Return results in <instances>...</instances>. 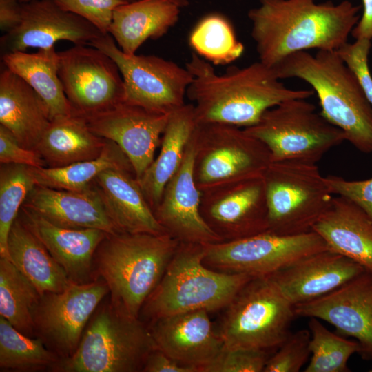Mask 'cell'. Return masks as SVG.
Returning <instances> with one entry per match:
<instances>
[{"label": "cell", "mask_w": 372, "mask_h": 372, "mask_svg": "<svg viewBox=\"0 0 372 372\" xmlns=\"http://www.w3.org/2000/svg\"><path fill=\"white\" fill-rule=\"evenodd\" d=\"M360 10L347 0H259L247 13L258 61L273 68L298 52L336 51L348 42Z\"/></svg>", "instance_id": "1"}, {"label": "cell", "mask_w": 372, "mask_h": 372, "mask_svg": "<svg viewBox=\"0 0 372 372\" xmlns=\"http://www.w3.org/2000/svg\"><path fill=\"white\" fill-rule=\"evenodd\" d=\"M195 52L185 67L192 75L187 97L197 123H224L239 127L255 125L269 109L292 99H309L311 90L287 87L274 70L260 61L217 73Z\"/></svg>", "instance_id": "2"}, {"label": "cell", "mask_w": 372, "mask_h": 372, "mask_svg": "<svg viewBox=\"0 0 372 372\" xmlns=\"http://www.w3.org/2000/svg\"><path fill=\"white\" fill-rule=\"evenodd\" d=\"M272 69L281 80L297 78L310 85L321 114L357 149L372 153V106L335 51L298 52Z\"/></svg>", "instance_id": "3"}, {"label": "cell", "mask_w": 372, "mask_h": 372, "mask_svg": "<svg viewBox=\"0 0 372 372\" xmlns=\"http://www.w3.org/2000/svg\"><path fill=\"white\" fill-rule=\"evenodd\" d=\"M179 244L168 234H107L95 257L97 271L108 287L111 304L130 318H139Z\"/></svg>", "instance_id": "4"}, {"label": "cell", "mask_w": 372, "mask_h": 372, "mask_svg": "<svg viewBox=\"0 0 372 372\" xmlns=\"http://www.w3.org/2000/svg\"><path fill=\"white\" fill-rule=\"evenodd\" d=\"M205 245L180 242L141 313L151 321L183 312L225 308L253 277L206 266Z\"/></svg>", "instance_id": "5"}, {"label": "cell", "mask_w": 372, "mask_h": 372, "mask_svg": "<svg viewBox=\"0 0 372 372\" xmlns=\"http://www.w3.org/2000/svg\"><path fill=\"white\" fill-rule=\"evenodd\" d=\"M149 328L112 304L94 316L74 353L52 369L62 372L142 371L155 349Z\"/></svg>", "instance_id": "6"}, {"label": "cell", "mask_w": 372, "mask_h": 372, "mask_svg": "<svg viewBox=\"0 0 372 372\" xmlns=\"http://www.w3.org/2000/svg\"><path fill=\"white\" fill-rule=\"evenodd\" d=\"M225 309L216 330L228 349L278 348L296 316L293 305L269 276L253 277Z\"/></svg>", "instance_id": "7"}, {"label": "cell", "mask_w": 372, "mask_h": 372, "mask_svg": "<svg viewBox=\"0 0 372 372\" xmlns=\"http://www.w3.org/2000/svg\"><path fill=\"white\" fill-rule=\"evenodd\" d=\"M267 231L280 235L309 232L331 207L334 195L316 163L271 162L263 176Z\"/></svg>", "instance_id": "8"}, {"label": "cell", "mask_w": 372, "mask_h": 372, "mask_svg": "<svg viewBox=\"0 0 372 372\" xmlns=\"http://www.w3.org/2000/svg\"><path fill=\"white\" fill-rule=\"evenodd\" d=\"M307 99L285 101L267 110L255 125L245 128L267 147L271 162L316 163L346 141L344 133Z\"/></svg>", "instance_id": "9"}, {"label": "cell", "mask_w": 372, "mask_h": 372, "mask_svg": "<svg viewBox=\"0 0 372 372\" xmlns=\"http://www.w3.org/2000/svg\"><path fill=\"white\" fill-rule=\"evenodd\" d=\"M194 176L203 192L262 176L271 163L267 147L245 128L224 123H197Z\"/></svg>", "instance_id": "10"}, {"label": "cell", "mask_w": 372, "mask_h": 372, "mask_svg": "<svg viewBox=\"0 0 372 372\" xmlns=\"http://www.w3.org/2000/svg\"><path fill=\"white\" fill-rule=\"evenodd\" d=\"M89 45L107 54L117 65L124 83V102L165 114L186 104L192 81L186 67L155 55L126 54L109 34Z\"/></svg>", "instance_id": "11"}, {"label": "cell", "mask_w": 372, "mask_h": 372, "mask_svg": "<svg viewBox=\"0 0 372 372\" xmlns=\"http://www.w3.org/2000/svg\"><path fill=\"white\" fill-rule=\"evenodd\" d=\"M204 264L213 269L251 277L271 275L317 252L329 249L315 231L280 235L265 231L250 237L205 244Z\"/></svg>", "instance_id": "12"}, {"label": "cell", "mask_w": 372, "mask_h": 372, "mask_svg": "<svg viewBox=\"0 0 372 372\" xmlns=\"http://www.w3.org/2000/svg\"><path fill=\"white\" fill-rule=\"evenodd\" d=\"M59 76L72 114L85 117L124 102L120 70L107 54L90 45L59 52Z\"/></svg>", "instance_id": "13"}, {"label": "cell", "mask_w": 372, "mask_h": 372, "mask_svg": "<svg viewBox=\"0 0 372 372\" xmlns=\"http://www.w3.org/2000/svg\"><path fill=\"white\" fill-rule=\"evenodd\" d=\"M109 293L104 281L72 282L63 291L41 296L34 314L35 329L63 357L77 349L91 316Z\"/></svg>", "instance_id": "14"}, {"label": "cell", "mask_w": 372, "mask_h": 372, "mask_svg": "<svg viewBox=\"0 0 372 372\" xmlns=\"http://www.w3.org/2000/svg\"><path fill=\"white\" fill-rule=\"evenodd\" d=\"M201 215L223 241L267 231L263 177L217 186L201 192Z\"/></svg>", "instance_id": "15"}, {"label": "cell", "mask_w": 372, "mask_h": 372, "mask_svg": "<svg viewBox=\"0 0 372 372\" xmlns=\"http://www.w3.org/2000/svg\"><path fill=\"white\" fill-rule=\"evenodd\" d=\"M169 117V114L121 102L83 118L94 133L115 143L123 150L138 180L154 159Z\"/></svg>", "instance_id": "16"}, {"label": "cell", "mask_w": 372, "mask_h": 372, "mask_svg": "<svg viewBox=\"0 0 372 372\" xmlns=\"http://www.w3.org/2000/svg\"><path fill=\"white\" fill-rule=\"evenodd\" d=\"M296 316L316 318L354 338L364 359H372V273L364 271L339 288L293 306Z\"/></svg>", "instance_id": "17"}, {"label": "cell", "mask_w": 372, "mask_h": 372, "mask_svg": "<svg viewBox=\"0 0 372 372\" xmlns=\"http://www.w3.org/2000/svg\"><path fill=\"white\" fill-rule=\"evenodd\" d=\"M195 153L194 131L182 163L166 184L154 213L166 232L180 242L205 245L223 242L200 213L201 192L194 176Z\"/></svg>", "instance_id": "18"}, {"label": "cell", "mask_w": 372, "mask_h": 372, "mask_svg": "<svg viewBox=\"0 0 372 372\" xmlns=\"http://www.w3.org/2000/svg\"><path fill=\"white\" fill-rule=\"evenodd\" d=\"M103 34L85 19L63 10L52 0L23 3L19 25L0 39L2 54L48 49L60 41L89 45Z\"/></svg>", "instance_id": "19"}, {"label": "cell", "mask_w": 372, "mask_h": 372, "mask_svg": "<svg viewBox=\"0 0 372 372\" xmlns=\"http://www.w3.org/2000/svg\"><path fill=\"white\" fill-rule=\"evenodd\" d=\"M208 312L194 310L152 320L148 328L155 347L200 372L224 347Z\"/></svg>", "instance_id": "20"}, {"label": "cell", "mask_w": 372, "mask_h": 372, "mask_svg": "<svg viewBox=\"0 0 372 372\" xmlns=\"http://www.w3.org/2000/svg\"><path fill=\"white\" fill-rule=\"evenodd\" d=\"M365 269L355 261L326 249L269 275L294 306L339 288Z\"/></svg>", "instance_id": "21"}, {"label": "cell", "mask_w": 372, "mask_h": 372, "mask_svg": "<svg viewBox=\"0 0 372 372\" xmlns=\"http://www.w3.org/2000/svg\"><path fill=\"white\" fill-rule=\"evenodd\" d=\"M19 216L63 268L70 281L90 282L95 254L107 233L97 229L61 227L24 206Z\"/></svg>", "instance_id": "22"}, {"label": "cell", "mask_w": 372, "mask_h": 372, "mask_svg": "<svg viewBox=\"0 0 372 372\" xmlns=\"http://www.w3.org/2000/svg\"><path fill=\"white\" fill-rule=\"evenodd\" d=\"M23 206L61 227L97 229L109 235L120 233L93 184L79 192L35 185Z\"/></svg>", "instance_id": "23"}, {"label": "cell", "mask_w": 372, "mask_h": 372, "mask_svg": "<svg viewBox=\"0 0 372 372\" xmlns=\"http://www.w3.org/2000/svg\"><path fill=\"white\" fill-rule=\"evenodd\" d=\"M92 184L118 232L167 234L157 220L133 172L108 169Z\"/></svg>", "instance_id": "24"}, {"label": "cell", "mask_w": 372, "mask_h": 372, "mask_svg": "<svg viewBox=\"0 0 372 372\" xmlns=\"http://www.w3.org/2000/svg\"><path fill=\"white\" fill-rule=\"evenodd\" d=\"M327 248L372 273V220L351 200L333 197L329 209L312 228Z\"/></svg>", "instance_id": "25"}, {"label": "cell", "mask_w": 372, "mask_h": 372, "mask_svg": "<svg viewBox=\"0 0 372 372\" xmlns=\"http://www.w3.org/2000/svg\"><path fill=\"white\" fill-rule=\"evenodd\" d=\"M51 121L41 97L5 67L0 74V125L23 147L35 149Z\"/></svg>", "instance_id": "26"}, {"label": "cell", "mask_w": 372, "mask_h": 372, "mask_svg": "<svg viewBox=\"0 0 372 372\" xmlns=\"http://www.w3.org/2000/svg\"><path fill=\"white\" fill-rule=\"evenodd\" d=\"M181 7L173 0H136L114 11L109 34L121 50L136 53L148 39L165 35L177 23Z\"/></svg>", "instance_id": "27"}, {"label": "cell", "mask_w": 372, "mask_h": 372, "mask_svg": "<svg viewBox=\"0 0 372 372\" xmlns=\"http://www.w3.org/2000/svg\"><path fill=\"white\" fill-rule=\"evenodd\" d=\"M196 125L192 103H186L169 114L158 154L137 180L153 211L161 202L166 184L180 165Z\"/></svg>", "instance_id": "28"}, {"label": "cell", "mask_w": 372, "mask_h": 372, "mask_svg": "<svg viewBox=\"0 0 372 372\" xmlns=\"http://www.w3.org/2000/svg\"><path fill=\"white\" fill-rule=\"evenodd\" d=\"M107 142L83 117L72 113L52 119L35 150L46 167H59L97 158Z\"/></svg>", "instance_id": "29"}, {"label": "cell", "mask_w": 372, "mask_h": 372, "mask_svg": "<svg viewBox=\"0 0 372 372\" xmlns=\"http://www.w3.org/2000/svg\"><path fill=\"white\" fill-rule=\"evenodd\" d=\"M10 260L41 296L59 293L72 282L63 268L18 216L8 238Z\"/></svg>", "instance_id": "30"}, {"label": "cell", "mask_w": 372, "mask_h": 372, "mask_svg": "<svg viewBox=\"0 0 372 372\" xmlns=\"http://www.w3.org/2000/svg\"><path fill=\"white\" fill-rule=\"evenodd\" d=\"M3 65L25 81L44 101L51 118L72 114L59 76V52L54 47L37 52H14L1 56Z\"/></svg>", "instance_id": "31"}, {"label": "cell", "mask_w": 372, "mask_h": 372, "mask_svg": "<svg viewBox=\"0 0 372 372\" xmlns=\"http://www.w3.org/2000/svg\"><path fill=\"white\" fill-rule=\"evenodd\" d=\"M112 168L134 173L123 150L115 143L107 141L101 154L94 159L59 167H32V171L36 185L79 192L90 189L101 172Z\"/></svg>", "instance_id": "32"}, {"label": "cell", "mask_w": 372, "mask_h": 372, "mask_svg": "<svg viewBox=\"0 0 372 372\" xmlns=\"http://www.w3.org/2000/svg\"><path fill=\"white\" fill-rule=\"evenodd\" d=\"M41 296L8 258H0V316L25 335L34 329Z\"/></svg>", "instance_id": "33"}, {"label": "cell", "mask_w": 372, "mask_h": 372, "mask_svg": "<svg viewBox=\"0 0 372 372\" xmlns=\"http://www.w3.org/2000/svg\"><path fill=\"white\" fill-rule=\"evenodd\" d=\"M194 52L212 65H227L243 54L245 46L224 15L211 13L200 19L189 36Z\"/></svg>", "instance_id": "34"}, {"label": "cell", "mask_w": 372, "mask_h": 372, "mask_svg": "<svg viewBox=\"0 0 372 372\" xmlns=\"http://www.w3.org/2000/svg\"><path fill=\"white\" fill-rule=\"evenodd\" d=\"M59 361L41 338H31L0 316V367L32 371L52 367Z\"/></svg>", "instance_id": "35"}, {"label": "cell", "mask_w": 372, "mask_h": 372, "mask_svg": "<svg viewBox=\"0 0 372 372\" xmlns=\"http://www.w3.org/2000/svg\"><path fill=\"white\" fill-rule=\"evenodd\" d=\"M36 185L32 167L1 164L0 169V256L10 260L8 238L28 195Z\"/></svg>", "instance_id": "36"}, {"label": "cell", "mask_w": 372, "mask_h": 372, "mask_svg": "<svg viewBox=\"0 0 372 372\" xmlns=\"http://www.w3.org/2000/svg\"><path fill=\"white\" fill-rule=\"evenodd\" d=\"M309 327L311 357L304 371H350L347 362L353 353H360L358 342L347 340L331 332L316 318H310Z\"/></svg>", "instance_id": "37"}, {"label": "cell", "mask_w": 372, "mask_h": 372, "mask_svg": "<svg viewBox=\"0 0 372 372\" xmlns=\"http://www.w3.org/2000/svg\"><path fill=\"white\" fill-rule=\"evenodd\" d=\"M311 333L302 329L289 333L266 363L265 372H298L311 354Z\"/></svg>", "instance_id": "38"}, {"label": "cell", "mask_w": 372, "mask_h": 372, "mask_svg": "<svg viewBox=\"0 0 372 372\" xmlns=\"http://www.w3.org/2000/svg\"><path fill=\"white\" fill-rule=\"evenodd\" d=\"M268 351L223 347L200 372H261L269 356Z\"/></svg>", "instance_id": "39"}, {"label": "cell", "mask_w": 372, "mask_h": 372, "mask_svg": "<svg viewBox=\"0 0 372 372\" xmlns=\"http://www.w3.org/2000/svg\"><path fill=\"white\" fill-rule=\"evenodd\" d=\"M372 41L366 38L347 42L335 52L353 74L361 90L372 106V76L369 56Z\"/></svg>", "instance_id": "40"}, {"label": "cell", "mask_w": 372, "mask_h": 372, "mask_svg": "<svg viewBox=\"0 0 372 372\" xmlns=\"http://www.w3.org/2000/svg\"><path fill=\"white\" fill-rule=\"evenodd\" d=\"M63 10L92 23L103 34H109L114 10L125 3L123 0H52Z\"/></svg>", "instance_id": "41"}, {"label": "cell", "mask_w": 372, "mask_h": 372, "mask_svg": "<svg viewBox=\"0 0 372 372\" xmlns=\"http://www.w3.org/2000/svg\"><path fill=\"white\" fill-rule=\"evenodd\" d=\"M326 183L333 195L351 200L372 220V178L362 180H349L342 177L325 176Z\"/></svg>", "instance_id": "42"}, {"label": "cell", "mask_w": 372, "mask_h": 372, "mask_svg": "<svg viewBox=\"0 0 372 372\" xmlns=\"http://www.w3.org/2000/svg\"><path fill=\"white\" fill-rule=\"evenodd\" d=\"M1 164L23 165L31 167H46L40 154L33 149L23 147L4 126L0 125Z\"/></svg>", "instance_id": "43"}, {"label": "cell", "mask_w": 372, "mask_h": 372, "mask_svg": "<svg viewBox=\"0 0 372 372\" xmlns=\"http://www.w3.org/2000/svg\"><path fill=\"white\" fill-rule=\"evenodd\" d=\"M143 372H198L194 367L182 364L155 348L148 355Z\"/></svg>", "instance_id": "44"}, {"label": "cell", "mask_w": 372, "mask_h": 372, "mask_svg": "<svg viewBox=\"0 0 372 372\" xmlns=\"http://www.w3.org/2000/svg\"><path fill=\"white\" fill-rule=\"evenodd\" d=\"M23 3L0 0V29L4 34L16 28L21 21Z\"/></svg>", "instance_id": "45"}, {"label": "cell", "mask_w": 372, "mask_h": 372, "mask_svg": "<svg viewBox=\"0 0 372 372\" xmlns=\"http://www.w3.org/2000/svg\"><path fill=\"white\" fill-rule=\"evenodd\" d=\"M362 12L351 35L355 39L366 38L372 41V0H362Z\"/></svg>", "instance_id": "46"}, {"label": "cell", "mask_w": 372, "mask_h": 372, "mask_svg": "<svg viewBox=\"0 0 372 372\" xmlns=\"http://www.w3.org/2000/svg\"><path fill=\"white\" fill-rule=\"evenodd\" d=\"M123 1H126V2H130V1H134L136 0H123ZM173 1H175L181 8L185 7L189 3L188 0H173Z\"/></svg>", "instance_id": "47"}, {"label": "cell", "mask_w": 372, "mask_h": 372, "mask_svg": "<svg viewBox=\"0 0 372 372\" xmlns=\"http://www.w3.org/2000/svg\"><path fill=\"white\" fill-rule=\"evenodd\" d=\"M18 1H19L21 3H28V2H30V1H33L36 0H18Z\"/></svg>", "instance_id": "48"}, {"label": "cell", "mask_w": 372, "mask_h": 372, "mask_svg": "<svg viewBox=\"0 0 372 372\" xmlns=\"http://www.w3.org/2000/svg\"><path fill=\"white\" fill-rule=\"evenodd\" d=\"M370 371L372 372V370H371Z\"/></svg>", "instance_id": "49"}]
</instances>
